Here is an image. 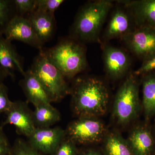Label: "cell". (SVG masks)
I'll return each instance as SVG.
<instances>
[{
    "label": "cell",
    "instance_id": "11",
    "mask_svg": "<svg viewBox=\"0 0 155 155\" xmlns=\"http://www.w3.org/2000/svg\"><path fill=\"white\" fill-rule=\"evenodd\" d=\"M3 35L10 42L16 40L22 41L42 49L43 44L38 37L31 23L27 18L16 15L6 28Z\"/></svg>",
    "mask_w": 155,
    "mask_h": 155
},
{
    "label": "cell",
    "instance_id": "31",
    "mask_svg": "<svg viewBox=\"0 0 155 155\" xmlns=\"http://www.w3.org/2000/svg\"><path fill=\"white\" fill-rule=\"evenodd\" d=\"M154 132H155V126H154Z\"/></svg>",
    "mask_w": 155,
    "mask_h": 155
},
{
    "label": "cell",
    "instance_id": "13",
    "mask_svg": "<svg viewBox=\"0 0 155 155\" xmlns=\"http://www.w3.org/2000/svg\"><path fill=\"white\" fill-rule=\"evenodd\" d=\"M130 12L136 27L150 26L155 28V0L120 1Z\"/></svg>",
    "mask_w": 155,
    "mask_h": 155
},
{
    "label": "cell",
    "instance_id": "32",
    "mask_svg": "<svg viewBox=\"0 0 155 155\" xmlns=\"http://www.w3.org/2000/svg\"><path fill=\"white\" fill-rule=\"evenodd\" d=\"M153 155H155V152L154 153Z\"/></svg>",
    "mask_w": 155,
    "mask_h": 155
},
{
    "label": "cell",
    "instance_id": "18",
    "mask_svg": "<svg viewBox=\"0 0 155 155\" xmlns=\"http://www.w3.org/2000/svg\"><path fill=\"white\" fill-rule=\"evenodd\" d=\"M103 142L104 155H134L127 140L116 131L107 132Z\"/></svg>",
    "mask_w": 155,
    "mask_h": 155
},
{
    "label": "cell",
    "instance_id": "22",
    "mask_svg": "<svg viewBox=\"0 0 155 155\" xmlns=\"http://www.w3.org/2000/svg\"><path fill=\"white\" fill-rule=\"evenodd\" d=\"M11 155H45L32 147L28 142L17 139L12 147Z\"/></svg>",
    "mask_w": 155,
    "mask_h": 155
},
{
    "label": "cell",
    "instance_id": "25",
    "mask_svg": "<svg viewBox=\"0 0 155 155\" xmlns=\"http://www.w3.org/2000/svg\"><path fill=\"white\" fill-rule=\"evenodd\" d=\"M64 2V0H37L36 10L54 14L55 11Z\"/></svg>",
    "mask_w": 155,
    "mask_h": 155
},
{
    "label": "cell",
    "instance_id": "19",
    "mask_svg": "<svg viewBox=\"0 0 155 155\" xmlns=\"http://www.w3.org/2000/svg\"><path fill=\"white\" fill-rule=\"evenodd\" d=\"M144 75L142 81V107L145 119L148 121L155 115V73Z\"/></svg>",
    "mask_w": 155,
    "mask_h": 155
},
{
    "label": "cell",
    "instance_id": "23",
    "mask_svg": "<svg viewBox=\"0 0 155 155\" xmlns=\"http://www.w3.org/2000/svg\"><path fill=\"white\" fill-rule=\"evenodd\" d=\"M79 153L77 144L66 136L52 155H78Z\"/></svg>",
    "mask_w": 155,
    "mask_h": 155
},
{
    "label": "cell",
    "instance_id": "16",
    "mask_svg": "<svg viewBox=\"0 0 155 155\" xmlns=\"http://www.w3.org/2000/svg\"><path fill=\"white\" fill-rule=\"evenodd\" d=\"M19 82L28 103L35 106L41 104H51V100L43 87L30 69L25 72Z\"/></svg>",
    "mask_w": 155,
    "mask_h": 155
},
{
    "label": "cell",
    "instance_id": "27",
    "mask_svg": "<svg viewBox=\"0 0 155 155\" xmlns=\"http://www.w3.org/2000/svg\"><path fill=\"white\" fill-rule=\"evenodd\" d=\"M155 70V55L143 61L141 67L134 72L136 76L145 75Z\"/></svg>",
    "mask_w": 155,
    "mask_h": 155
},
{
    "label": "cell",
    "instance_id": "20",
    "mask_svg": "<svg viewBox=\"0 0 155 155\" xmlns=\"http://www.w3.org/2000/svg\"><path fill=\"white\" fill-rule=\"evenodd\" d=\"M34 122L36 128L51 127L61 120L60 112L51 104H43L35 107Z\"/></svg>",
    "mask_w": 155,
    "mask_h": 155
},
{
    "label": "cell",
    "instance_id": "14",
    "mask_svg": "<svg viewBox=\"0 0 155 155\" xmlns=\"http://www.w3.org/2000/svg\"><path fill=\"white\" fill-rule=\"evenodd\" d=\"M127 141L134 155H153L155 152L154 138L147 125H138L134 127Z\"/></svg>",
    "mask_w": 155,
    "mask_h": 155
},
{
    "label": "cell",
    "instance_id": "5",
    "mask_svg": "<svg viewBox=\"0 0 155 155\" xmlns=\"http://www.w3.org/2000/svg\"><path fill=\"white\" fill-rule=\"evenodd\" d=\"M39 81L51 102L61 101L70 92L65 77L50 61L42 49L35 57L30 69Z\"/></svg>",
    "mask_w": 155,
    "mask_h": 155
},
{
    "label": "cell",
    "instance_id": "10",
    "mask_svg": "<svg viewBox=\"0 0 155 155\" xmlns=\"http://www.w3.org/2000/svg\"><path fill=\"white\" fill-rule=\"evenodd\" d=\"M66 136L65 130L61 127L36 128L28 142L44 155H52Z\"/></svg>",
    "mask_w": 155,
    "mask_h": 155
},
{
    "label": "cell",
    "instance_id": "1",
    "mask_svg": "<svg viewBox=\"0 0 155 155\" xmlns=\"http://www.w3.org/2000/svg\"><path fill=\"white\" fill-rule=\"evenodd\" d=\"M69 94L73 112L78 117H96L107 110L110 94L105 83L100 78L82 76L75 79Z\"/></svg>",
    "mask_w": 155,
    "mask_h": 155
},
{
    "label": "cell",
    "instance_id": "24",
    "mask_svg": "<svg viewBox=\"0 0 155 155\" xmlns=\"http://www.w3.org/2000/svg\"><path fill=\"white\" fill-rule=\"evenodd\" d=\"M17 15L24 17L26 14H31L36 10L37 0H14Z\"/></svg>",
    "mask_w": 155,
    "mask_h": 155
},
{
    "label": "cell",
    "instance_id": "15",
    "mask_svg": "<svg viewBox=\"0 0 155 155\" xmlns=\"http://www.w3.org/2000/svg\"><path fill=\"white\" fill-rule=\"evenodd\" d=\"M0 66L13 80L16 71H19L22 75L25 73L20 57L11 42L7 40L3 35H0Z\"/></svg>",
    "mask_w": 155,
    "mask_h": 155
},
{
    "label": "cell",
    "instance_id": "6",
    "mask_svg": "<svg viewBox=\"0 0 155 155\" xmlns=\"http://www.w3.org/2000/svg\"><path fill=\"white\" fill-rule=\"evenodd\" d=\"M67 138L76 144H94L103 141L107 133L102 121L96 117H78L65 130Z\"/></svg>",
    "mask_w": 155,
    "mask_h": 155
},
{
    "label": "cell",
    "instance_id": "28",
    "mask_svg": "<svg viewBox=\"0 0 155 155\" xmlns=\"http://www.w3.org/2000/svg\"><path fill=\"white\" fill-rule=\"evenodd\" d=\"M12 147L5 134L2 127H0V155H11Z\"/></svg>",
    "mask_w": 155,
    "mask_h": 155
},
{
    "label": "cell",
    "instance_id": "30",
    "mask_svg": "<svg viewBox=\"0 0 155 155\" xmlns=\"http://www.w3.org/2000/svg\"><path fill=\"white\" fill-rule=\"evenodd\" d=\"M7 77H8V75L0 66V84L3 83V81Z\"/></svg>",
    "mask_w": 155,
    "mask_h": 155
},
{
    "label": "cell",
    "instance_id": "2",
    "mask_svg": "<svg viewBox=\"0 0 155 155\" xmlns=\"http://www.w3.org/2000/svg\"><path fill=\"white\" fill-rule=\"evenodd\" d=\"M113 7V2L109 0L90 1L84 4L76 15L71 37L84 44L99 40L103 25Z\"/></svg>",
    "mask_w": 155,
    "mask_h": 155
},
{
    "label": "cell",
    "instance_id": "4",
    "mask_svg": "<svg viewBox=\"0 0 155 155\" xmlns=\"http://www.w3.org/2000/svg\"><path fill=\"white\" fill-rule=\"evenodd\" d=\"M136 76L129 73L115 96L112 114L118 125H127L137 118L140 112L141 104Z\"/></svg>",
    "mask_w": 155,
    "mask_h": 155
},
{
    "label": "cell",
    "instance_id": "17",
    "mask_svg": "<svg viewBox=\"0 0 155 155\" xmlns=\"http://www.w3.org/2000/svg\"><path fill=\"white\" fill-rule=\"evenodd\" d=\"M27 18L43 44L51 38L56 26L54 14L35 10Z\"/></svg>",
    "mask_w": 155,
    "mask_h": 155
},
{
    "label": "cell",
    "instance_id": "8",
    "mask_svg": "<svg viewBox=\"0 0 155 155\" xmlns=\"http://www.w3.org/2000/svg\"><path fill=\"white\" fill-rule=\"evenodd\" d=\"M102 50L105 71L108 77L113 80H118L127 74L131 61L125 51L106 44L103 45Z\"/></svg>",
    "mask_w": 155,
    "mask_h": 155
},
{
    "label": "cell",
    "instance_id": "29",
    "mask_svg": "<svg viewBox=\"0 0 155 155\" xmlns=\"http://www.w3.org/2000/svg\"><path fill=\"white\" fill-rule=\"evenodd\" d=\"M78 155H104L101 150L97 149L89 148L79 150Z\"/></svg>",
    "mask_w": 155,
    "mask_h": 155
},
{
    "label": "cell",
    "instance_id": "26",
    "mask_svg": "<svg viewBox=\"0 0 155 155\" xmlns=\"http://www.w3.org/2000/svg\"><path fill=\"white\" fill-rule=\"evenodd\" d=\"M12 103L8 97V87L4 83L0 84V115L8 110Z\"/></svg>",
    "mask_w": 155,
    "mask_h": 155
},
{
    "label": "cell",
    "instance_id": "7",
    "mask_svg": "<svg viewBox=\"0 0 155 155\" xmlns=\"http://www.w3.org/2000/svg\"><path fill=\"white\" fill-rule=\"evenodd\" d=\"M121 39L131 53L143 61L155 55L154 27H135Z\"/></svg>",
    "mask_w": 155,
    "mask_h": 155
},
{
    "label": "cell",
    "instance_id": "9",
    "mask_svg": "<svg viewBox=\"0 0 155 155\" xmlns=\"http://www.w3.org/2000/svg\"><path fill=\"white\" fill-rule=\"evenodd\" d=\"M28 102L22 101L13 102L11 108L5 114L6 118L1 127L10 124L14 125L17 133L28 138L36 127L33 117V111L28 107Z\"/></svg>",
    "mask_w": 155,
    "mask_h": 155
},
{
    "label": "cell",
    "instance_id": "21",
    "mask_svg": "<svg viewBox=\"0 0 155 155\" xmlns=\"http://www.w3.org/2000/svg\"><path fill=\"white\" fill-rule=\"evenodd\" d=\"M16 15L14 1L0 0V35H3L9 23Z\"/></svg>",
    "mask_w": 155,
    "mask_h": 155
},
{
    "label": "cell",
    "instance_id": "3",
    "mask_svg": "<svg viewBox=\"0 0 155 155\" xmlns=\"http://www.w3.org/2000/svg\"><path fill=\"white\" fill-rule=\"evenodd\" d=\"M44 51L65 78H74L87 67L85 46L71 37L62 39L54 47Z\"/></svg>",
    "mask_w": 155,
    "mask_h": 155
},
{
    "label": "cell",
    "instance_id": "12",
    "mask_svg": "<svg viewBox=\"0 0 155 155\" xmlns=\"http://www.w3.org/2000/svg\"><path fill=\"white\" fill-rule=\"evenodd\" d=\"M134 24H135L133 17L125 6H117L112 11L104 33V40L107 41L122 38L134 29Z\"/></svg>",
    "mask_w": 155,
    "mask_h": 155
}]
</instances>
